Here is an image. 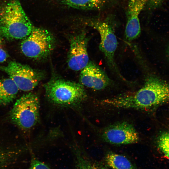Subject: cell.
<instances>
[{
	"label": "cell",
	"instance_id": "cell-1",
	"mask_svg": "<svg viewBox=\"0 0 169 169\" xmlns=\"http://www.w3.org/2000/svg\"><path fill=\"white\" fill-rule=\"evenodd\" d=\"M33 28L19 0H3L0 3V34L3 37L24 39Z\"/></svg>",
	"mask_w": 169,
	"mask_h": 169
},
{
	"label": "cell",
	"instance_id": "cell-10",
	"mask_svg": "<svg viewBox=\"0 0 169 169\" xmlns=\"http://www.w3.org/2000/svg\"><path fill=\"white\" fill-rule=\"evenodd\" d=\"M80 84L84 86L96 90H101L109 85L111 80L106 73L98 65L89 62L81 70Z\"/></svg>",
	"mask_w": 169,
	"mask_h": 169
},
{
	"label": "cell",
	"instance_id": "cell-17",
	"mask_svg": "<svg viewBox=\"0 0 169 169\" xmlns=\"http://www.w3.org/2000/svg\"><path fill=\"white\" fill-rule=\"evenodd\" d=\"M3 37L0 34V63L5 62L9 56L5 47Z\"/></svg>",
	"mask_w": 169,
	"mask_h": 169
},
{
	"label": "cell",
	"instance_id": "cell-19",
	"mask_svg": "<svg viewBox=\"0 0 169 169\" xmlns=\"http://www.w3.org/2000/svg\"><path fill=\"white\" fill-rule=\"evenodd\" d=\"M6 138L5 137H4L0 136V160L4 156L8 155L9 154H12L14 152L12 150H9L7 151V150H6L5 149H4L3 148V147L1 146V145H2V144Z\"/></svg>",
	"mask_w": 169,
	"mask_h": 169
},
{
	"label": "cell",
	"instance_id": "cell-5",
	"mask_svg": "<svg viewBox=\"0 0 169 169\" xmlns=\"http://www.w3.org/2000/svg\"><path fill=\"white\" fill-rule=\"evenodd\" d=\"M54 45V40L49 32L43 28H34L30 34L22 42L20 48L26 56L39 59L47 57Z\"/></svg>",
	"mask_w": 169,
	"mask_h": 169
},
{
	"label": "cell",
	"instance_id": "cell-9",
	"mask_svg": "<svg viewBox=\"0 0 169 169\" xmlns=\"http://www.w3.org/2000/svg\"><path fill=\"white\" fill-rule=\"evenodd\" d=\"M88 38L84 33L73 35L70 38V48L67 63L72 70H82L89 63L87 50Z\"/></svg>",
	"mask_w": 169,
	"mask_h": 169
},
{
	"label": "cell",
	"instance_id": "cell-4",
	"mask_svg": "<svg viewBox=\"0 0 169 169\" xmlns=\"http://www.w3.org/2000/svg\"><path fill=\"white\" fill-rule=\"evenodd\" d=\"M39 98L34 93L24 95L17 100L10 113L12 122L20 128L28 129L37 123L39 117Z\"/></svg>",
	"mask_w": 169,
	"mask_h": 169
},
{
	"label": "cell",
	"instance_id": "cell-2",
	"mask_svg": "<svg viewBox=\"0 0 169 169\" xmlns=\"http://www.w3.org/2000/svg\"><path fill=\"white\" fill-rule=\"evenodd\" d=\"M126 109L146 110L169 102V84L155 76L147 78L134 93L126 94L123 100Z\"/></svg>",
	"mask_w": 169,
	"mask_h": 169
},
{
	"label": "cell",
	"instance_id": "cell-20",
	"mask_svg": "<svg viewBox=\"0 0 169 169\" xmlns=\"http://www.w3.org/2000/svg\"><path fill=\"white\" fill-rule=\"evenodd\" d=\"M165 0H148L147 3H148L149 7L151 8H156L160 5Z\"/></svg>",
	"mask_w": 169,
	"mask_h": 169
},
{
	"label": "cell",
	"instance_id": "cell-16",
	"mask_svg": "<svg viewBox=\"0 0 169 169\" xmlns=\"http://www.w3.org/2000/svg\"><path fill=\"white\" fill-rule=\"evenodd\" d=\"M158 148L163 155L169 160V132L162 133L158 138Z\"/></svg>",
	"mask_w": 169,
	"mask_h": 169
},
{
	"label": "cell",
	"instance_id": "cell-14",
	"mask_svg": "<svg viewBox=\"0 0 169 169\" xmlns=\"http://www.w3.org/2000/svg\"><path fill=\"white\" fill-rule=\"evenodd\" d=\"M68 6L77 9H90L100 8L105 0H59Z\"/></svg>",
	"mask_w": 169,
	"mask_h": 169
},
{
	"label": "cell",
	"instance_id": "cell-3",
	"mask_svg": "<svg viewBox=\"0 0 169 169\" xmlns=\"http://www.w3.org/2000/svg\"><path fill=\"white\" fill-rule=\"evenodd\" d=\"M49 99L58 105L71 106L85 100L87 95L81 84L59 78H54L44 85Z\"/></svg>",
	"mask_w": 169,
	"mask_h": 169
},
{
	"label": "cell",
	"instance_id": "cell-13",
	"mask_svg": "<svg viewBox=\"0 0 169 169\" xmlns=\"http://www.w3.org/2000/svg\"><path fill=\"white\" fill-rule=\"evenodd\" d=\"M105 161L107 165L112 169H136L126 157L112 152L106 155Z\"/></svg>",
	"mask_w": 169,
	"mask_h": 169
},
{
	"label": "cell",
	"instance_id": "cell-15",
	"mask_svg": "<svg viewBox=\"0 0 169 169\" xmlns=\"http://www.w3.org/2000/svg\"><path fill=\"white\" fill-rule=\"evenodd\" d=\"M77 169H109L106 166L92 162L80 155L77 157Z\"/></svg>",
	"mask_w": 169,
	"mask_h": 169
},
{
	"label": "cell",
	"instance_id": "cell-12",
	"mask_svg": "<svg viewBox=\"0 0 169 169\" xmlns=\"http://www.w3.org/2000/svg\"><path fill=\"white\" fill-rule=\"evenodd\" d=\"M19 89L10 78L0 79V104L6 105L15 98Z\"/></svg>",
	"mask_w": 169,
	"mask_h": 169
},
{
	"label": "cell",
	"instance_id": "cell-6",
	"mask_svg": "<svg viewBox=\"0 0 169 169\" xmlns=\"http://www.w3.org/2000/svg\"><path fill=\"white\" fill-rule=\"evenodd\" d=\"M0 70L9 75L19 90L24 91L33 90L43 78L40 72L16 61H11L5 66H0Z\"/></svg>",
	"mask_w": 169,
	"mask_h": 169
},
{
	"label": "cell",
	"instance_id": "cell-11",
	"mask_svg": "<svg viewBox=\"0 0 169 169\" xmlns=\"http://www.w3.org/2000/svg\"><path fill=\"white\" fill-rule=\"evenodd\" d=\"M148 0H130L128 6L127 22L125 37L129 41L137 38L140 34L141 28L139 16L146 4Z\"/></svg>",
	"mask_w": 169,
	"mask_h": 169
},
{
	"label": "cell",
	"instance_id": "cell-8",
	"mask_svg": "<svg viewBox=\"0 0 169 169\" xmlns=\"http://www.w3.org/2000/svg\"><path fill=\"white\" fill-rule=\"evenodd\" d=\"M90 25L100 34V41L99 48L105 55L108 65L116 73L119 74L114 60V54L117 47V41L110 25L103 21H96Z\"/></svg>",
	"mask_w": 169,
	"mask_h": 169
},
{
	"label": "cell",
	"instance_id": "cell-21",
	"mask_svg": "<svg viewBox=\"0 0 169 169\" xmlns=\"http://www.w3.org/2000/svg\"><path fill=\"white\" fill-rule=\"evenodd\" d=\"M167 53H168V57L169 59V47L168 48V49Z\"/></svg>",
	"mask_w": 169,
	"mask_h": 169
},
{
	"label": "cell",
	"instance_id": "cell-18",
	"mask_svg": "<svg viewBox=\"0 0 169 169\" xmlns=\"http://www.w3.org/2000/svg\"><path fill=\"white\" fill-rule=\"evenodd\" d=\"M29 169H50L45 163L36 159L33 160Z\"/></svg>",
	"mask_w": 169,
	"mask_h": 169
},
{
	"label": "cell",
	"instance_id": "cell-7",
	"mask_svg": "<svg viewBox=\"0 0 169 169\" xmlns=\"http://www.w3.org/2000/svg\"><path fill=\"white\" fill-rule=\"evenodd\" d=\"M101 137L105 141L116 145L136 143L140 139L139 134L134 127L126 121L108 126L103 130Z\"/></svg>",
	"mask_w": 169,
	"mask_h": 169
}]
</instances>
